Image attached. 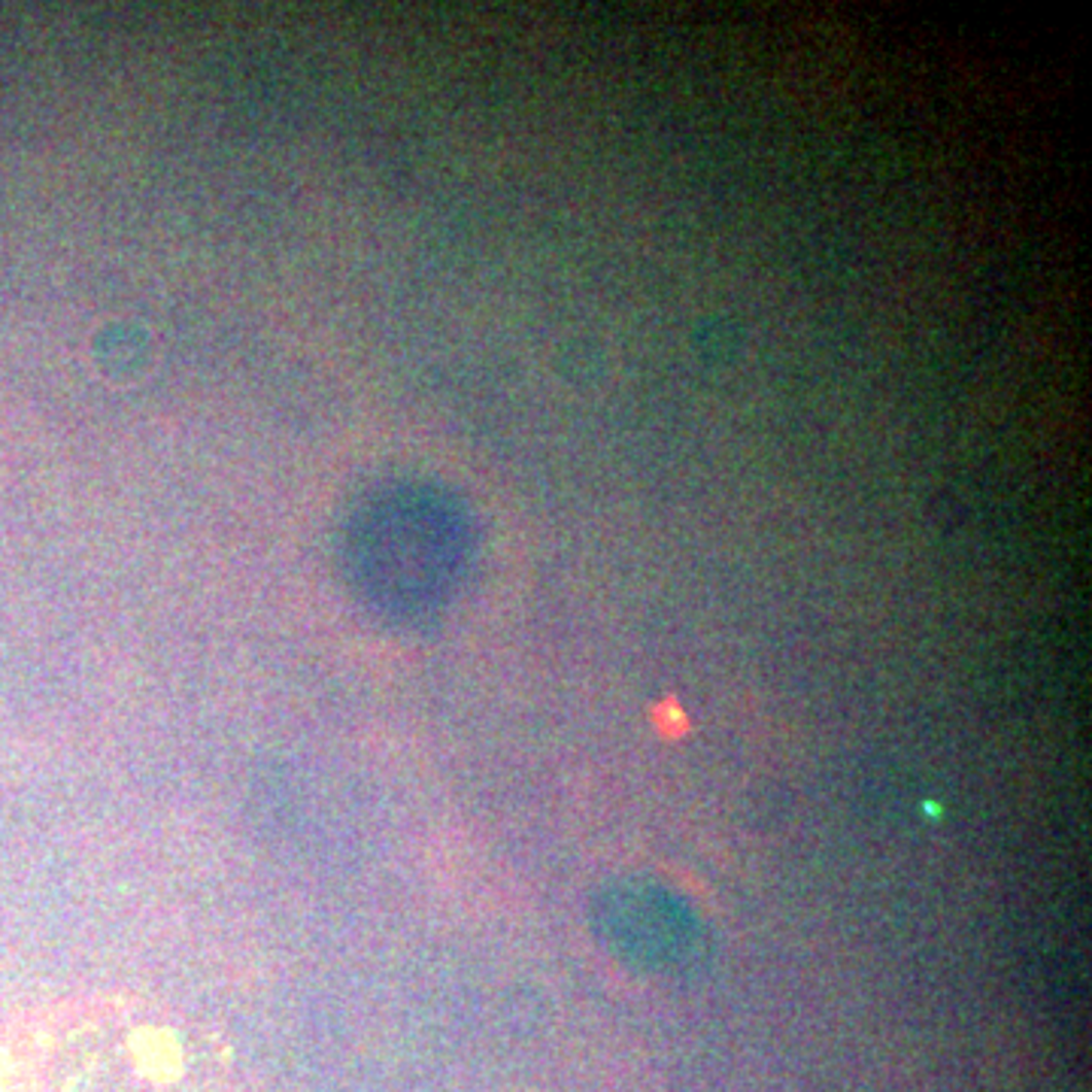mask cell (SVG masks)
<instances>
[{
  "instance_id": "cell-1",
  "label": "cell",
  "mask_w": 1092,
  "mask_h": 1092,
  "mask_svg": "<svg viewBox=\"0 0 1092 1092\" xmlns=\"http://www.w3.org/2000/svg\"><path fill=\"white\" fill-rule=\"evenodd\" d=\"M0 1092H231V1062L174 1011L73 998L0 1026Z\"/></svg>"
}]
</instances>
